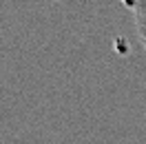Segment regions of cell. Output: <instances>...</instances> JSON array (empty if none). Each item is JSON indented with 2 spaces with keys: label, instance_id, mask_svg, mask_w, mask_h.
<instances>
[{
  "label": "cell",
  "instance_id": "1",
  "mask_svg": "<svg viewBox=\"0 0 146 144\" xmlns=\"http://www.w3.org/2000/svg\"><path fill=\"white\" fill-rule=\"evenodd\" d=\"M131 11H133V18H135L139 42H142V47L146 51V0H133L131 2Z\"/></svg>",
  "mask_w": 146,
  "mask_h": 144
},
{
  "label": "cell",
  "instance_id": "2",
  "mask_svg": "<svg viewBox=\"0 0 146 144\" xmlns=\"http://www.w3.org/2000/svg\"><path fill=\"white\" fill-rule=\"evenodd\" d=\"M49 2H62V0H49ZM122 2H126L128 7H131V2H133V0H122Z\"/></svg>",
  "mask_w": 146,
  "mask_h": 144
}]
</instances>
